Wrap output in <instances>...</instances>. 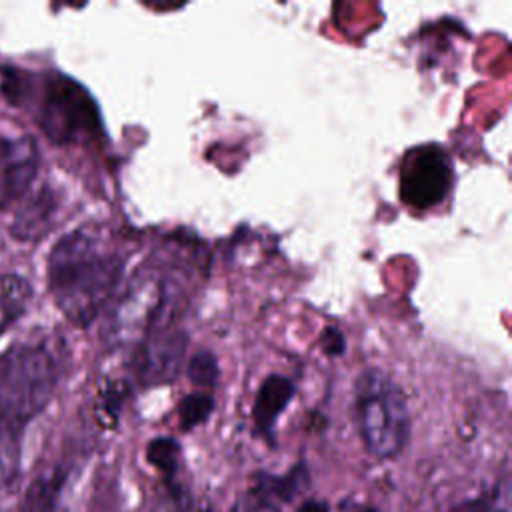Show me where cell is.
<instances>
[{
  "label": "cell",
  "instance_id": "obj_1",
  "mask_svg": "<svg viewBox=\"0 0 512 512\" xmlns=\"http://www.w3.org/2000/svg\"><path fill=\"white\" fill-rule=\"evenodd\" d=\"M46 276L60 312L72 324L88 326L114 300L124 276V258L96 232L78 228L54 244Z\"/></svg>",
  "mask_w": 512,
  "mask_h": 512
},
{
  "label": "cell",
  "instance_id": "obj_7",
  "mask_svg": "<svg viewBox=\"0 0 512 512\" xmlns=\"http://www.w3.org/2000/svg\"><path fill=\"white\" fill-rule=\"evenodd\" d=\"M40 168V152L32 138L0 140V206L22 200Z\"/></svg>",
  "mask_w": 512,
  "mask_h": 512
},
{
  "label": "cell",
  "instance_id": "obj_10",
  "mask_svg": "<svg viewBox=\"0 0 512 512\" xmlns=\"http://www.w3.org/2000/svg\"><path fill=\"white\" fill-rule=\"evenodd\" d=\"M32 288L14 272H0V336L26 312Z\"/></svg>",
  "mask_w": 512,
  "mask_h": 512
},
{
  "label": "cell",
  "instance_id": "obj_8",
  "mask_svg": "<svg viewBox=\"0 0 512 512\" xmlns=\"http://www.w3.org/2000/svg\"><path fill=\"white\" fill-rule=\"evenodd\" d=\"M136 346V370L140 380L146 384H166L180 370L186 336L178 330L156 328Z\"/></svg>",
  "mask_w": 512,
  "mask_h": 512
},
{
  "label": "cell",
  "instance_id": "obj_9",
  "mask_svg": "<svg viewBox=\"0 0 512 512\" xmlns=\"http://www.w3.org/2000/svg\"><path fill=\"white\" fill-rule=\"evenodd\" d=\"M296 394V384L284 376V374H268L254 398V406H252V420H254V428L256 432L268 440L274 442V428L276 422L280 418V414L288 408L290 400Z\"/></svg>",
  "mask_w": 512,
  "mask_h": 512
},
{
  "label": "cell",
  "instance_id": "obj_14",
  "mask_svg": "<svg viewBox=\"0 0 512 512\" xmlns=\"http://www.w3.org/2000/svg\"><path fill=\"white\" fill-rule=\"evenodd\" d=\"M278 496L268 486L266 478L260 476L254 486L246 488L234 502L232 512H280Z\"/></svg>",
  "mask_w": 512,
  "mask_h": 512
},
{
  "label": "cell",
  "instance_id": "obj_6",
  "mask_svg": "<svg viewBox=\"0 0 512 512\" xmlns=\"http://www.w3.org/2000/svg\"><path fill=\"white\" fill-rule=\"evenodd\" d=\"M454 172L448 152L438 144H420L406 152L400 164L398 194L414 210H428L444 202Z\"/></svg>",
  "mask_w": 512,
  "mask_h": 512
},
{
  "label": "cell",
  "instance_id": "obj_5",
  "mask_svg": "<svg viewBox=\"0 0 512 512\" xmlns=\"http://www.w3.org/2000/svg\"><path fill=\"white\" fill-rule=\"evenodd\" d=\"M38 122L44 132L60 144L76 142L100 126L98 110L90 94L68 78H54L46 84Z\"/></svg>",
  "mask_w": 512,
  "mask_h": 512
},
{
  "label": "cell",
  "instance_id": "obj_4",
  "mask_svg": "<svg viewBox=\"0 0 512 512\" xmlns=\"http://www.w3.org/2000/svg\"><path fill=\"white\" fill-rule=\"evenodd\" d=\"M164 300L166 286L162 276L154 270L136 272L112 304L106 330L112 344H138L156 330Z\"/></svg>",
  "mask_w": 512,
  "mask_h": 512
},
{
  "label": "cell",
  "instance_id": "obj_18",
  "mask_svg": "<svg viewBox=\"0 0 512 512\" xmlns=\"http://www.w3.org/2000/svg\"><path fill=\"white\" fill-rule=\"evenodd\" d=\"M456 512H510L508 482L504 480L500 486H494L488 494H482L476 500L460 506Z\"/></svg>",
  "mask_w": 512,
  "mask_h": 512
},
{
  "label": "cell",
  "instance_id": "obj_20",
  "mask_svg": "<svg viewBox=\"0 0 512 512\" xmlns=\"http://www.w3.org/2000/svg\"><path fill=\"white\" fill-rule=\"evenodd\" d=\"M298 512H328V506L320 500H308L298 508Z\"/></svg>",
  "mask_w": 512,
  "mask_h": 512
},
{
  "label": "cell",
  "instance_id": "obj_3",
  "mask_svg": "<svg viewBox=\"0 0 512 512\" xmlns=\"http://www.w3.org/2000/svg\"><path fill=\"white\" fill-rule=\"evenodd\" d=\"M354 418L368 454L380 460L396 458L410 438V410L394 378L376 366H366L354 382Z\"/></svg>",
  "mask_w": 512,
  "mask_h": 512
},
{
  "label": "cell",
  "instance_id": "obj_16",
  "mask_svg": "<svg viewBox=\"0 0 512 512\" xmlns=\"http://www.w3.org/2000/svg\"><path fill=\"white\" fill-rule=\"evenodd\" d=\"M20 468L18 432L0 426V494L14 482Z\"/></svg>",
  "mask_w": 512,
  "mask_h": 512
},
{
  "label": "cell",
  "instance_id": "obj_21",
  "mask_svg": "<svg viewBox=\"0 0 512 512\" xmlns=\"http://www.w3.org/2000/svg\"><path fill=\"white\" fill-rule=\"evenodd\" d=\"M202 512H212V510H202Z\"/></svg>",
  "mask_w": 512,
  "mask_h": 512
},
{
  "label": "cell",
  "instance_id": "obj_19",
  "mask_svg": "<svg viewBox=\"0 0 512 512\" xmlns=\"http://www.w3.org/2000/svg\"><path fill=\"white\" fill-rule=\"evenodd\" d=\"M320 346L328 356H342L346 350V338L336 326H328L320 334Z\"/></svg>",
  "mask_w": 512,
  "mask_h": 512
},
{
  "label": "cell",
  "instance_id": "obj_17",
  "mask_svg": "<svg viewBox=\"0 0 512 512\" xmlns=\"http://www.w3.org/2000/svg\"><path fill=\"white\" fill-rule=\"evenodd\" d=\"M188 378L192 380V384L196 386H214L220 378V368H218V360L210 350H198L186 368Z\"/></svg>",
  "mask_w": 512,
  "mask_h": 512
},
{
  "label": "cell",
  "instance_id": "obj_11",
  "mask_svg": "<svg viewBox=\"0 0 512 512\" xmlns=\"http://www.w3.org/2000/svg\"><path fill=\"white\" fill-rule=\"evenodd\" d=\"M22 512H66L62 502V476L56 470L38 476L30 484Z\"/></svg>",
  "mask_w": 512,
  "mask_h": 512
},
{
  "label": "cell",
  "instance_id": "obj_15",
  "mask_svg": "<svg viewBox=\"0 0 512 512\" xmlns=\"http://www.w3.org/2000/svg\"><path fill=\"white\" fill-rule=\"evenodd\" d=\"M214 410V398L208 392H192L178 404V422L182 430H192L204 424Z\"/></svg>",
  "mask_w": 512,
  "mask_h": 512
},
{
  "label": "cell",
  "instance_id": "obj_12",
  "mask_svg": "<svg viewBox=\"0 0 512 512\" xmlns=\"http://www.w3.org/2000/svg\"><path fill=\"white\" fill-rule=\"evenodd\" d=\"M54 210V200L48 192L36 194L30 198L16 214L14 220V234L18 238H34L38 234H44L50 222V214Z\"/></svg>",
  "mask_w": 512,
  "mask_h": 512
},
{
  "label": "cell",
  "instance_id": "obj_13",
  "mask_svg": "<svg viewBox=\"0 0 512 512\" xmlns=\"http://www.w3.org/2000/svg\"><path fill=\"white\" fill-rule=\"evenodd\" d=\"M146 460L168 480H172L180 464V444L170 436L152 438L146 444Z\"/></svg>",
  "mask_w": 512,
  "mask_h": 512
},
{
  "label": "cell",
  "instance_id": "obj_2",
  "mask_svg": "<svg viewBox=\"0 0 512 512\" xmlns=\"http://www.w3.org/2000/svg\"><path fill=\"white\" fill-rule=\"evenodd\" d=\"M62 372L58 350L46 340L16 342L0 354V426L20 434L50 402Z\"/></svg>",
  "mask_w": 512,
  "mask_h": 512
}]
</instances>
